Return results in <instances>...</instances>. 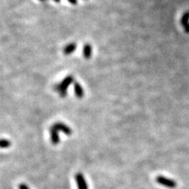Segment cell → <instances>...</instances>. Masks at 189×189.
<instances>
[{
  "label": "cell",
  "mask_w": 189,
  "mask_h": 189,
  "mask_svg": "<svg viewBox=\"0 0 189 189\" xmlns=\"http://www.w3.org/2000/svg\"><path fill=\"white\" fill-rule=\"evenodd\" d=\"M74 82V78L72 75L67 76L65 78H64L61 81V82L58 85H55V89L59 93L60 96L62 98H65L67 95V89L69 85H71Z\"/></svg>",
  "instance_id": "1"
},
{
  "label": "cell",
  "mask_w": 189,
  "mask_h": 189,
  "mask_svg": "<svg viewBox=\"0 0 189 189\" xmlns=\"http://www.w3.org/2000/svg\"><path fill=\"white\" fill-rule=\"evenodd\" d=\"M155 180L158 184L162 185L164 187H169V188H175L177 186V184L175 181L169 179V178H167V177H165L164 176H158Z\"/></svg>",
  "instance_id": "2"
},
{
  "label": "cell",
  "mask_w": 189,
  "mask_h": 189,
  "mask_svg": "<svg viewBox=\"0 0 189 189\" xmlns=\"http://www.w3.org/2000/svg\"><path fill=\"white\" fill-rule=\"evenodd\" d=\"M54 128H55L58 131H61L63 133L67 135V136H71L72 133H73V130L71 129V128L69 126H68L67 124H64V123H61V122H57L52 125Z\"/></svg>",
  "instance_id": "3"
},
{
  "label": "cell",
  "mask_w": 189,
  "mask_h": 189,
  "mask_svg": "<svg viewBox=\"0 0 189 189\" xmlns=\"http://www.w3.org/2000/svg\"><path fill=\"white\" fill-rule=\"evenodd\" d=\"M75 180L77 181V187L78 189H88V184H87L86 180L82 173H78L75 175Z\"/></svg>",
  "instance_id": "4"
},
{
  "label": "cell",
  "mask_w": 189,
  "mask_h": 189,
  "mask_svg": "<svg viewBox=\"0 0 189 189\" xmlns=\"http://www.w3.org/2000/svg\"><path fill=\"white\" fill-rule=\"evenodd\" d=\"M50 135H51V143L54 145H58L60 142V137H59L58 131L55 128H54L53 126H51L49 129Z\"/></svg>",
  "instance_id": "5"
},
{
  "label": "cell",
  "mask_w": 189,
  "mask_h": 189,
  "mask_svg": "<svg viewBox=\"0 0 189 189\" xmlns=\"http://www.w3.org/2000/svg\"><path fill=\"white\" fill-rule=\"evenodd\" d=\"M77 45L76 43H68L66 46H65V47L63 48V53L65 54V55H69L71 54H73L76 49H77Z\"/></svg>",
  "instance_id": "6"
},
{
  "label": "cell",
  "mask_w": 189,
  "mask_h": 189,
  "mask_svg": "<svg viewBox=\"0 0 189 189\" xmlns=\"http://www.w3.org/2000/svg\"><path fill=\"white\" fill-rule=\"evenodd\" d=\"M74 92L76 96L79 98H82L85 95V91L78 82H74Z\"/></svg>",
  "instance_id": "7"
},
{
  "label": "cell",
  "mask_w": 189,
  "mask_h": 189,
  "mask_svg": "<svg viewBox=\"0 0 189 189\" xmlns=\"http://www.w3.org/2000/svg\"><path fill=\"white\" fill-rule=\"evenodd\" d=\"M92 55V47L89 43H86L83 48V55L85 58L90 59Z\"/></svg>",
  "instance_id": "8"
},
{
  "label": "cell",
  "mask_w": 189,
  "mask_h": 189,
  "mask_svg": "<svg viewBox=\"0 0 189 189\" xmlns=\"http://www.w3.org/2000/svg\"><path fill=\"white\" fill-rule=\"evenodd\" d=\"M181 23L184 28H186L189 25V12H186L183 14L181 20Z\"/></svg>",
  "instance_id": "9"
},
{
  "label": "cell",
  "mask_w": 189,
  "mask_h": 189,
  "mask_svg": "<svg viewBox=\"0 0 189 189\" xmlns=\"http://www.w3.org/2000/svg\"><path fill=\"white\" fill-rule=\"evenodd\" d=\"M10 145H11V143H10V140H6V139H2L1 140V148H10Z\"/></svg>",
  "instance_id": "10"
},
{
  "label": "cell",
  "mask_w": 189,
  "mask_h": 189,
  "mask_svg": "<svg viewBox=\"0 0 189 189\" xmlns=\"http://www.w3.org/2000/svg\"><path fill=\"white\" fill-rule=\"evenodd\" d=\"M18 188L19 189H29V187H28V185H26L25 184H21L18 186Z\"/></svg>",
  "instance_id": "11"
},
{
  "label": "cell",
  "mask_w": 189,
  "mask_h": 189,
  "mask_svg": "<svg viewBox=\"0 0 189 189\" xmlns=\"http://www.w3.org/2000/svg\"><path fill=\"white\" fill-rule=\"evenodd\" d=\"M67 1L70 4H72V5H76V4H77V0H67Z\"/></svg>",
  "instance_id": "12"
},
{
  "label": "cell",
  "mask_w": 189,
  "mask_h": 189,
  "mask_svg": "<svg viewBox=\"0 0 189 189\" xmlns=\"http://www.w3.org/2000/svg\"><path fill=\"white\" fill-rule=\"evenodd\" d=\"M184 30L186 31V33H189V25H187V27L184 28Z\"/></svg>",
  "instance_id": "13"
},
{
  "label": "cell",
  "mask_w": 189,
  "mask_h": 189,
  "mask_svg": "<svg viewBox=\"0 0 189 189\" xmlns=\"http://www.w3.org/2000/svg\"><path fill=\"white\" fill-rule=\"evenodd\" d=\"M55 2H61V0H54Z\"/></svg>",
  "instance_id": "14"
},
{
  "label": "cell",
  "mask_w": 189,
  "mask_h": 189,
  "mask_svg": "<svg viewBox=\"0 0 189 189\" xmlns=\"http://www.w3.org/2000/svg\"><path fill=\"white\" fill-rule=\"evenodd\" d=\"M39 1H41V2H44V1H47V0H39Z\"/></svg>",
  "instance_id": "15"
}]
</instances>
